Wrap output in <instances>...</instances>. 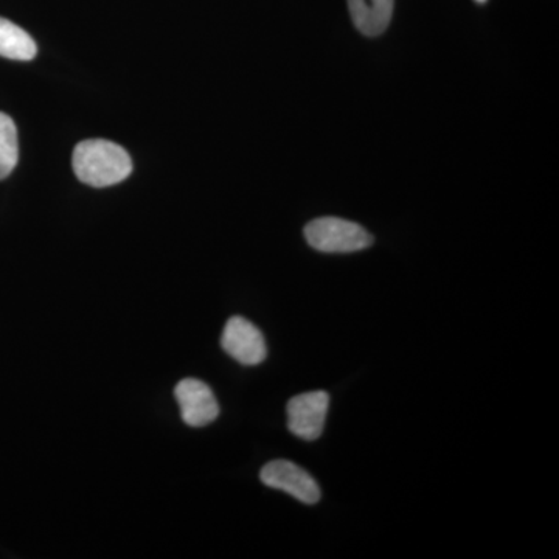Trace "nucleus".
Wrapping results in <instances>:
<instances>
[{
	"label": "nucleus",
	"mask_w": 559,
	"mask_h": 559,
	"mask_svg": "<svg viewBox=\"0 0 559 559\" xmlns=\"http://www.w3.org/2000/svg\"><path fill=\"white\" fill-rule=\"evenodd\" d=\"M175 396L180 407V417L190 428H204L218 418V401L204 381L186 378L176 385Z\"/></svg>",
	"instance_id": "6"
},
{
	"label": "nucleus",
	"mask_w": 559,
	"mask_h": 559,
	"mask_svg": "<svg viewBox=\"0 0 559 559\" xmlns=\"http://www.w3.org/2000/svg\"><path fill=\"white\" fill-rule=\"evenodd\" d=\"M330 395L323 390L300 393L289 400L288 429L301 440H318L325 428L329 414Z\"/></svg>",
	"instance_id": "3"
},
{
	"label": "nucleus",
	"mask_w": 559,
	"mask_h": 559,
	"mask_svg": "<svg viewBox=\"0 0 559 559\" xmlns=\"http://www.w3.org/2000/svg\"><path fill=\"white\" fill-rule=\"evenodd\" d=\"M76 178L94 189H105L130 178L132 160L127 150L109 140H83L72 157Z\"/></svg>",
	"instance_id": "1"
},
{
	"label": "nucleus",
	"mask_w": 559,
	"mask_h": 559,
	"mask_svg": "<svg viewBox=\"0 0 559 559\" xmlns=\"http://www.w3.org/2000/svg\"><path fill=\"white\" fill-rule=\"evenodd\" d=\"M20 160L17 128L13 119L0 112V180L9 178Z\"/></svg>",
	"instance_id": "9"
},
{
	"label": "nucleus",
	"mask_w": 559,
	"mask_h": 559,
	"mask_svg": "<svg viewBox=\"0 0 559 559\" xmlns=\"http://www.w3.org/2000/svg\"><path fill=\"white\" fill-rule=\"evenodd\" d=\"M221 347L230 358L248 367L259 366L267 356L263 333L241 316L227 320L221 336Z\"/></svg>",
	"instance_id": "4"
},
{
	"label": "nucleus",
	"mask_w": 559,
	"mask_h": 559,
	"mask_svg": "<svg viewBox=\"0 0 559 559\" xmlns=\"http://www.w3.org/2000/svg\"><path fill=\"white\" fill-rule=\"evenodd\" d=\"M38 53L35 39L20 25L0 17V57L14 61H32Z\"/></svg>",
	"instance_id": "8"
},
{
	"label": "nucleus",
	"mask_w": 559,
	"mask_h": 559,
	"mask_svg": "<svg viewBox=\"0 0 559 559\" xmlns=\"http://www.w3.org/2000/svg\"><path fill=\"white\" fill-rule=\"evenodd\" d=\"M260 479L266 487L288 492L307 506H314L320 500L318 481L296 463L288 460H274L263 466Z\"/></svg>",
	"instance_id": "5"
},
{
	"label": "nucleus",
	"mask_w": 559,
	"mask_h": 559,
	"mask_svg": "<svg viewBox=\"0 0 559 559\" xmlns=\"http://www.w3.org/2000/svg\"><path fill=\"white\" fill-rule=\"evenodd\" d=\"M476 2L484 3V2H487V0H476Z\"/></svg>",
	"instance_id": "10"
},
{
	"label": "nucleus",
	"mask_w": 559,
	"mask_h": 559,
	"mask_svg": "<svg viewBox=\"0 0 559 559\" xmlns=\"http://www.w3.org/2000/svg\"><path fill=\"white\" fill-rule=\"evenodd\" d=\"M305 238L312 249L325 253H352L370 248L373 237L359 224L325 216L305 227Z\"/></svg>",
	"instance_id": "2"
},
{
	"label": "nucleus",
	"mask_w": 559,
	"mask_h": 559,
	"mask_svg": "<svg viewBox=\"0 0 559 559\" xmlns=\"http://www.w3.org/2000/svg\"><path fill=\"white\" fill-rule=\"evenodd\" d=\"M395 0H348L353 24L362 35L380 36L392 21Z\"/></svg>",
	"instance_id": "7"
}]
</instances>
